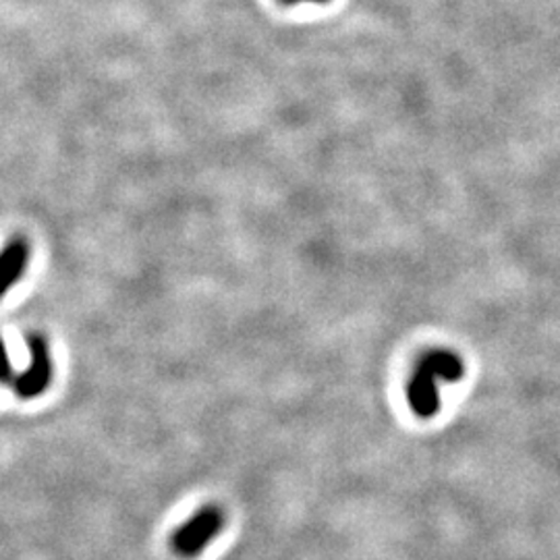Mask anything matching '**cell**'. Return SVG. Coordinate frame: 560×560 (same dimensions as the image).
<instances>
[{
	"label": "cell",
	"instance_id": "1",
	"mask_svg": "<svg viewBox=\"0 0 560 560\" xmlns=\"http://www.w3.org/2000/svg\"><path fill=\"white\" fill-rule=\"evenodd\" d=\"M465 374V363L459 353L451 349H434L421 358L411 381L407 384V400L421 420H430L441 409V384L459 382Z\"/></svg>",
	"mask_w": 560,
	"mask_h": 560
},
{
	"label": "cell",
	"instance_id": "2",
	"mask_svg": "<svg viewBox=\"0 0 560 560\" xmlns=\"http://www.w3.org/2000/svg\"><path fill=\"white\" fill-rule=\"evenodd\" d=\"M224 527V515L219 506H203L185 521L171 538V548L183 559H196L214 541Z\"/></svg>",
	"mask_w": 560,
	"mask_h": 560
},
{
	"label": "cell",
	"instance_id": "3",
	"mask_svg": "<svg viewBox=\"0 0 560 560\" xmlns=\"http://www.w3.org/2000/svg\"><path fill=\"white\" fill-rule=\"evenodd\" d=\"M25 340L30 349V368L15 376L13 388L20 399L32 400L44 395L52 382V355L48 340L40 332H30Z\"/></svg>",
	"mask_w": 560,
	"mask_h": 560
},
{
	"label": "cell",
	"instance_id": "4",
	"mask_svg": "<svg viewBox=\"0 0 560 560\" xmlns=\"http://www.w3.org/2000/svg\"><path fill=\"white\" fill-rule=\"evenodd\" d=\"M30 264V243L13 237L0 249V300L20 282Z\"/></svg>",
	"mask_w": 560,
	"mask_h": 560
},
{
	"label": "cell",
	"instance_id": "5",
	"mask_svg": "<svg viewBox=\"0 0 560 560\" xmlns=\"http://www.w3.org/2000/svg\"><path fill=\"white\" fill-rule=\"evenodd\" d=\"M15 381V372H13V363L9 358L7 345L0 339V384H13Z\"/></svg>",
	"mask_w": 560,
	"mask_h": 560
}]
</instances>
